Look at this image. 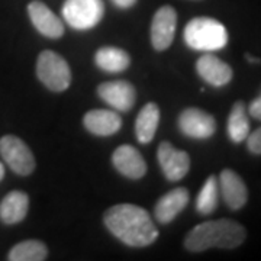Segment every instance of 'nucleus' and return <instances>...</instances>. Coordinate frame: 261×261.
<instances>
[{"label": "nucleus", "mask_w": 261, "mask_h": 261, "mask_svg": "<svg viewBox=\"0 0 261 261\" xmlns=\"http://www.w3.org/2000/svg\"><path fill=\"white\" fill-rule=\"evenodd\" d=\"M105 225L129 247H148L159 238V229L151 215L137 205H115L105 214Z\"/></svg>", "instance_id": "obj_1"}, {"label": "nucleus", "mask_w": 261, "mask_h": 261, "mask_svg": "<svg viewBox=\"0 0 261 261\" xmlns=\"http://www.w3.org/2000/svg\"><path fill=\"white\" fill-rule=\"evenodd\" d=\"M247 231L232 219L207 221L195 226L185 240L186 250L192 252L206 251L209 248L232 250L245 241Z\"/></svg>", "instance_id": "obj_2"}, {"label": "nucleus", "mask_w": 261, "mask_h": 261, "mask_svg": "<svg viewBox=\"0 0 261 261\" xmlns=\"http://www.w3.org/2000/svg\"><path fill=\"white\" fill-rule=\"evenodd\" d=\"M183 38L187 47L192 49L214 53L228 44V31L219 20L200 16L187 23Z\"/></svg>", "instance_id": "obj_3"}, {"label": "nucleus", "mask_w": 261, "mask_h": 261, "mask_svg": "<svg viewBox=\"0 0 261 261\" xmlns=\"http://www.w3.org/2000/svg\"><path fill=\"white\" fill-rule=\"evenodd\" d=\"M37 75L53 92H64L71 83V71L64 58L54 51H42L37 60Z\"/></svg>", "instance_id": "obj_4"}, {"label": "nucleus", "mask_w": 261, "mask_h": 261, "mask_svg": "<svg viewBox=\"0 0 261 261\" xmlns=\"http://www.w3.org/2000/svg\"><path fill=\"white\" fill-rule=\"evenodd\" d=\"M63 18L77 31L94 28L105 15L103 0H65L63 5Z\"/></svg>", "instance_id": "obj_5"}, {"label": "nucleus", "mask_w": 261, "mask_h": 261, "mask_svg": "<svg viewBox=\"0 0 261 261\" xmlns=\"http://www.w3.org/2000/svg\"><path fill=\"white\" fill-rule=\"evenodd\" d=\"M0 155L19 176H29L35 170V157L23 141L15 135L0 138Z\"/></svg>", "instance_id": "obj_6"}, {"label": "nucleus", "mask_w": 261, "mask_h": 261, "mask_svg": "<svg viewBox=\"0 0 261 261\" xmlns=\"http://www.w3.org/2000/svg\"><path fill=\"white\" fill-rule=\"evenodd\" d=\"M178 129L193 140H207L216 130V121L211 113L197 108H187L178 116Z\"/></svg>", "instance_id": "obj_7"}, {"label": "nucleus", "mask_w": 261, "mask_h": 261, "mask_svg": "<svg viewBox=\"0 0 261 261\" xmlns=\"http://www.w3.org/2000/svg\"><path fill=\"white\" fill-rule=\"evenodd\" d=\"M177 13L171 6L160 8L151 23V44L157 51L167 49L176 35Z\"/></svg>", "instance_id": "obj_8"}, {"label": "nucleus", "mask_w": 261, "mask_h": 261, "mask_svg": "<svg viewBox=\"0 0 261 261\" xmlns=\"http://www.w3.org/2000/svg\"><path fill=\"white\" fill-rule=\"evenodd\" d=\"M160 167L170 181H178L190 170V157L186 151L174 148L170 142H161L157 151Z\"/></svg>", "instance_id": "obj_9"}, {"label": "nucleus", "mask_w": 261, "mask_h": 261, "mask_svg": "<svg viewBox=\"0 0 261 261\" xmlns=\"http://www.w3.org/2000/svg\"><path fill=\"white\" fill-rule=\"evenodd\" d=\"M97 94L108 105H111L115 111L128 112L134 106L137 99L135 87L126 80L106 82L97 87Z\"/></svg>", "instance_id": "obj_10"}, {"label": "nucleus", "mask_w": 261, "mask_h": 261, "mask_svg": "<svg viewBox=\"0 0 261 261\" xmlns=\"http://www.w3.org/2000/svg\"><path fill=\"white\" fill-rule=\"evenodd\" d=\"M28 15L32 25L41 35L47 38H60L64 34V25L45 3L34 0L28 5Z\"/></svg>", "instance_id": "obj_11"}, {"label": "nucleus", "mask_w": 261, "mask_h": 261, "mask_svg": "<svg viewBox=\"0 0 261 261\" xmlns=\"http://www.w3.org/2000/svg\"><path fill=\"white\" fill-rule=\"evenodd\" d=\"M219 192L224 197L225 203L229 206L232 211L241 209L247 200H248V189L245 186L244 180L235 171L225 168L222 170L219 180Z\"/></svg>", "instance_id": "obj_12"}, {"label": "nucleus", "mask_w": 261, "mask_h": 261, "mask_svg": "<svg viewBox=\"0 0 261 261\" xmlns=\"http://www.w3.org/2000/svg\"><path fill=\"white\" fill-rule=\"evenodd\" d=\"M197 74L200 75L206 83L215 87H222L228 84L232 79V68L221 58H218L211 53H206L196 63Z\"/></svg>", "instance_id": "obj_13"}, {"label": "nucleus", "mask_w": 261, "mask_h": 261, "mask_svg": "<svg viewBox=\"0 0 261 261\" xmlns=\"http://www.w3.org/2000/svg\"><path fill=\"white\" fill-rule=\"evenodd\" d=\"M112 163L115 168L125 177L138 178L144 177L147 173V163L142 159L140 151L130 145H121L115 149L112 155Z\"/></svg>", "instance_id": "obj_14"}, {"label": "nucleus", "mask_w": 261, "mask_h": 261, "mask_svg": "<svg viewBox=\"0 0 261 261\" xmlns=\"http://www.w3.org/2000/svg\"><path fill=\"white\" fill-rule=\"evenodd\" d=\"M83 123L86 129L97 137H111L121 129V116L113 111L94 109L84 115Z\"/></svg>", "instance_id": "obj_15"}, {"label": "nucleus", "mask_w": 261, "mask_h": 261, "mask_svg": "<svg viewBox=\"0 0 261 261\" xmlns=\"http://www.w3.org/2000/svg\"><path fill=\"white\" fill-rule=\"evenodd\" d=\"M189 192L185 187H177L170 190L155 205L154 215L161 224H170L189 203Z\"/></svg>", "instance_id": "obj_16"}, {"label": "nucleus", "mask_w": 261, "mask_h": 261, "mask_svg": "<svg viewBox=\"0 0 261 261\" xmlns=\"http://www.w3.org/2000/svg\"><path fill=\"white\" fill-rule=\"evenodd\" d=\"M29 197L27 193L13 190L0 202V219L8 225L19 224L28 215Z\"/></svg>", "instance_id": "obj_17"}, {"label": "nucleus", "mask_w": 261, "mask_h": 261, "mask_svg": "<svg viewBox=\"0 0 261 261\" xmlns=\"http://www.w3.org/2000/svg\"><path fill=\"white\" fill-rule=\"evenodd\" d=\"M160 123V109L155 103H147L137 116L135 134L141 144H148L154 140Z\"/></svg>", "instance_id": "obj_18"}, {"label": "nucleus", "mask_w": 261, "mask_h": 261, "mask_svg": "<svg viewBox=\"0 0 261 261\" xmlns=\"http://www.w3.org/2000/svg\"><path fill=\"white\" fill-rule=\"evenodd\" d=\"M94 63L103 71L121 73L129 67L130 57L121 48L102 47L94 56Z\"/></svg>", "instance_id": "obj_19"}, {"label": "nucleus", "mask_w": 261, "mask_h": 261, "mask_svg": "<svg viewBox=\"0 0 261 261\" xmlns=\"http://www.w3.org/2000/svg\"><path fill=\"white\" fill-rule=\"evenodd\" d=\"M250 134V118L244 102L233 103L228 118V135L232 142L240 144L247 140Z\"/></svg>", "instance_id": "obj_20"}, {"label": "nucleus", "mask_w": 261, "mask_h": 261, "mask_svg": "<svg viewBox=\"0 0 261 261\" xmlns=\"http://www.w3.org/2000/svg\"><path fill=\"white\" fill-rule=\"evenodd\" d=\"M48 250L45 244L37 240H28L16 244L9 251L10 261H42L47 258Z\"/></svg>", "instance_id": "obj_21"}, {"label": "nucleus", "mask_w": 261, "mask_h": 261, "mask_svg": "<svg viewBox=\"0 0 261 261\" xmlns=\"http://www.w3.org/2000/svg\"><path fill=\"white\" fill-rule=\"evenodd\" d=\"M219 199V185L218 178L215 176H209L206 178L205 185L200 189L197 199H196V211L200 215L214 214L218 207Z\"/></svg>", "instance_id": "obj_22"}, {"label": "nucleus", "mask_w": 261, "mask_h": 261, "mask_svg": "<svg viewBox=\"0 0 261 261\" xmlns=\"http://www.w3.org/2000/svg\"><path fill=\"white\" fill-rule=\"evenodd\" d=\"M245 141H247V147L250 149V152L255 155H261V126L254 132H250Z\"/></svg>", "instance_id": "obj_23"}, {"label": "nucleus", "mask_w": 261, "mask_h": 261, "mask_svg": "<svg viewBox=\"0 0 261 261\" xmlns=\"http://www.w3.org/2000/svg\"><path fill=\"white\" fill-rule=\"evenodd\" d=\"M248 113L250 116L255 118L257 121H261V96H258L257 99H254L250 106H248Z\"/></svg>", "instance_id": "obj_24"}, {"label": "nucleus", "mask_w": 261, "mask_h": 261, "mask_svg": "<svg viewBox=\"0 0 261 261\" xmlns=\"http://www.w3.org/2000/svg\"><path fill=\"white\" fill-rule=\"evenodd\" d=\"M112 2L115 6H118L121 9H129L137 3V0H112Z\"/></svg>", "instance_id": "obj_25"}, {"label": "nucleus", "mask_w": 261, "mask_h": 261, "mask_svg": "<svg viewBox=\"0 0 261 261\" xmlns=\"http://www.w3.org/2000/svg\"><path fill=\"white\" fill-rule=\"evenodd\" d=\"M245 58H247V61H248V63H255V64H258V63H260V60H258L257 57H252V56H248V54H247V56H245Z\"/></svg>", "instance_id": "obj_26"}, {"label": "nucleus", "mask_w": 261, "mask_h": 261, "mask_svg": "<svg viewBox=\"0 0 261 261\" xmlns=\"http://www.w3.org/2000/svg\"><path fill=\"white\" fill-rule=\"evenodd\" d=\"M5 178V166H3V163H0V181Z\"/></svg>", "instance_id": "obj_27"}, {"label": "nucleus", "mask_w": 261, "mask_h": 261, "mask_svg": "<svg viewBox=\"0 0 261 261\" xmlns=\"http://www.w3.org/2000/svg\"><path fill=\"white\" fill-rule=\"evenodd\" d=\"M258 96H261V90H260V94H258Z\"/></svg>", "instance_id": "obj_28"}]
</instances>
